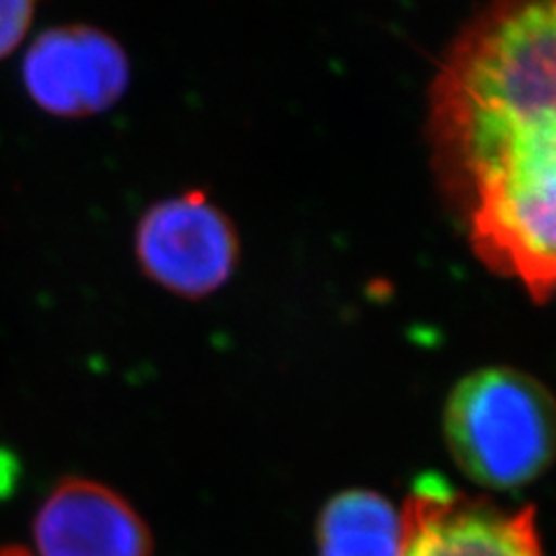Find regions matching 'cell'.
<instances>
[{"instance_id":"6da1fadb","label":"cell","mask_w":556,"mask_h":556,"mask_svg":"<svg viewBox=\"0 0 556 556\" xmlns=\"http://www.w3.org/2000/svg\"><path fill=\"white\" fill-rule=\"evenodd\" d=\"M437 118L471 195L478 253L545 300L556 286V5L471 35L441 77Z\"/></svg>"},{"instance_id":"7a4b0ae2","label":"cell","mask_w":556,"mask_h":556,"mask_svg":"<svg viewBox=\"0 0 556 556\" xmlns=\"http://www.w3.org/2000/svg\"><path fill=\"white\" fill-rule=\"evenodd\" d=\"M445 437L468 478L515 490L543 476L556 457V399L521 371H476L447 399Z\"/></svg>"},{"instance_id":"3957f363","label":"cell","mask_w":556,"mask_h":556,"mask_svg":"<svg viewBox=\"0 0 556 556\" xmlns=\"http://www.w3.org/2000/svg\"><path fill=\"white\" fill-rule=\"evenodd\" d=\"M137 267L181 300H206L239 265V235L204 188H188L144 208L132 232Z\"/></svg>"},{"instance_id":"277c9868","label":"cell","mask_w":556,"mask_h":556,"mask_svg":"<svg viewBox=\"0 0 556 556\" xmlns=\"http://www.w3.org/2000/svg\"><path fill=\"white\" fill-rule=\"evenodd\" d=\"M132 67L126 47L93 24H59L24 51L22 84L38 110L56 118H89L126 96Z\"/></svg>"},{"instance_id":"5b68a950","label":"cell","mask_w":556,"mask_h":556,"mask_svg":"<svg viewBox=\"0 0 556 556\" xmlns=\"http://www.w3.org/2000/svg\"><path fill=\"white\" fill-rule=\"evenodd\" d=\"M402 519V556H543L531 508L503 513L439 478L417 482Z\"/></svg>"},{"instance_id":"8992f818","label":"cell","mask_w":556,"mask_h":556,"mask_svg":"<svg viewBox=\"0 0 556 556\" xmlns=\"http://www.w3.org/2000/svg\"><path fill=\"white\" fill-rule=\"evenodd\" d=\"M38 556H153L144 517L114 486L67 476L33 519Z\"/></svg>"},{"instance_id":"52a82bcc","label":"cell","mask_w":556,"mask_h":556,"mask_svg":"<svg viewBox=\"0 0 556 556\" xmlns=\"http://www.w3.org/2000/svg\"><path fill=\"white\" fill-rule=\"evenodd\" d=\"M404 519L376 492L348 490L318 517V556H402Z\"/></svg>"},{"instance_id":"ba28073f","label":"cell","mask_w":556,"mask_h":556,"mask_svg":"<svg viewBox=\"0 0 556 556\" xmlns=\"http://www.w3.org/2000/svg\"><path fill=\"white\" fill-rule=\"evenodd\" d=\"M33 16L35 3L30 0H0V61L26 40Z\"/></svg>"},{"instance_id":"9c48e42d","label":"cell","mask_w":556,"mask_h":556,"mask_svg":"<svg viewBox=\"0 0 556 556\" xmlns=\"http://www.w3.org/2000/svg\"><path fill=\"white\" fill-rule=\"evenodd\" d=\"M0 556H30L24 547H3L0 549Z\"/></svg>"}]
</instances>
